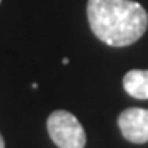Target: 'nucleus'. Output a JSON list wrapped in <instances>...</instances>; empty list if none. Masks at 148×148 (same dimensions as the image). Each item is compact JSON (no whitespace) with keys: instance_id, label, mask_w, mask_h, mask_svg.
Returning <instances> with one entry per match:
<instances>
[{"instance_id":"423d86ee","label":"nucleus","mask_w":148,"mask_h":148,"mask_svg":"<svg viewBox=\"0 0 148 148\" xmlns=\"http://www.w3.org/2000/svg\"><path fill=\"white\" fill-rule=\"evenodd\" d=\"M0 2H2V0H0Z\"/></svg>"},{"instance_id":"f03ea898","label":"nucleus","mask_w":148,"mask_h":148,"mask_svg":"<svg viewBox=\"0 0 148 148\" xmlns=\"http://www.w3.org/2000/svg\"><path fill=\"white\" fill-rule=\"evenodd\" d=\"M46 128L58 148H84L86 132L81 122L68 110H54L46 120Z\"/></svg>"},{"instance_id":"20e7f679","label":"nucleus","mask_w":148,"mask_h":148,"mask_svg":"<svg viewBox=\"0 0 148 148\" xmlns=\"http://www.w3.org/2000/svg\"><path fill=\"white\" fill-rule=\"evenodd\" d=\"M123 89L135 99H148V69H132L123 76Z\"/></svg>"},{"instance_id":"7ed1b4c3","label":"nucleus","mask_w":148,"mask_h":148,"mask_svg":"<svg viewBox=\"0 0 148 148\" xmlns=\"http://www.w3.org/2000/svg\"><path fill=\"white\" fill-rule=\"evenodd\" d=\"M119 128L125 140L132 143L148 142V109L130 107L119 115Z\"/></svg>"},{"instance_id":"f257e3e1","label":"nucleus","mask_w":148,"mask_h":148,"mask_svg":"<svg viewBox=\"0 0 148 148\" xmlns=\"http://www.w3.org/2000/svg\"><path fill=\"white\" fill-rule=\"evenodd\" d=\"M87 20L90 30L109 46H128L147 32L148 13L133 0H89Z\"/></svg>"},{"instance_id":"39448f33","label":"nucleus","mask_w":148,"mask_h":148,"mask_svg":"<svg viewBox=\"0 0 148 148\" xmlns=\"http://www.w3.org/2000/svg\"><path fill=\"white\" fill-rule=\"evenodd\" d=\"M0 148H5V142H3V137H2V133H0Z\"/></svg>"}]
</instances>
